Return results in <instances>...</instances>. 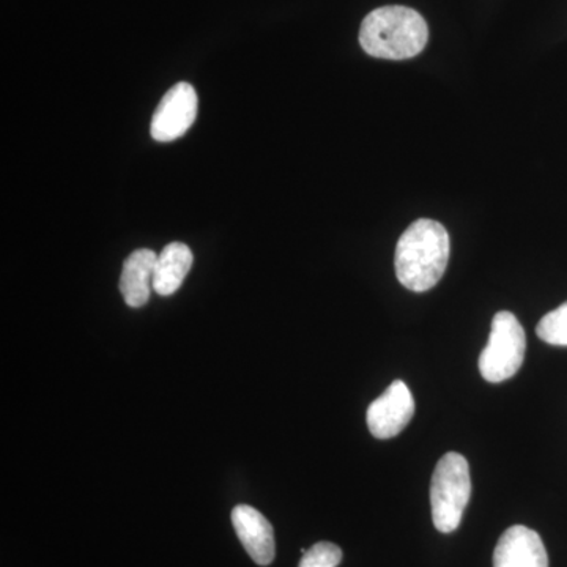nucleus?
I'll list each match as a JSON object with an SVG mask.
<instances>
[{
    "mask_svg": "<svg viewBox=\"0 0 567 567\" xmlns=\"http://www.w3.org/2000/svg\"><path fill=\"white\" fill-rule=\"evenodd\" d=\"M450 254V234L445 227L434 219H417L395 246V276L405 289L427 292L445 275Z\"/></svg>",
    "mask_w": 567,
    "mask_h": 567,
    "instance_id": "f257e3e1",
    "label": "nucleus"
},
{
    "mask_svg": "<svg viewBox=\"0 0 567 567\" xmlns=\"http://www.w3.org/2000/svg\"><path fill=\"white\" fill-rule=\"evenodd\" d=\"M427 40V22L416 10L402 6L371 11L360 29V44L365 54L386 61L415 58Z\"/></svg>",
    "mask_w": 567,
    "mask_h": 567,
    "instance_id": "f03ea898",
    "label": "nucleus"
},
{
    "mask_svg": "<svg viewBox=\"0 0 567 567\" xmlns=\"http://www.w3.org/2000/svg\"><path fill=\"white\" fill-rule=\"evenodd\" d=\"M472 496L470 465L462 454L447 453L432 475V520L440 533L456 532Z\"/></svg>",
    "mask_w": 567,
    "mask_h": 567,
    "instance_id": "7ed1b4c3",
    "label": "nucleus"
},
{
    "mask_svg": "<svg viewBox=\"0 0 567 567\" xmlns=\"http://www.w3.org/2000/svg\"><path fill=\"white\" fill-rule=\"evenodd\" d=\"M527 352V336L513 312H496L486 349L480 354V372L491 383L513 379Z\"/></svg>",
    "mask_w": 567,
    "mask_h": 567,
    "instance_id": "20e7f679",
    "label": "nucleus"
},
{
    "mask_svg": "<svg viewBox=\"0 0 567 567\" xmlns=\"http://www.w3.org/2000/svg\"><path fill=\"white\" fill-rule=\"evenodd\" d=\"M197 117V93L188 82H178L163 96L153 114L151 134L158 142L178 140Z\"/></svg>",
    "mask_w": 567,
    "mask_h": 567,
    "instance_id": "39448f33",
    "label": "nucleus"
},
{
    "mask_svg": "<svg viewBox=\"0 0 567 567\" xmlns=\"http://www.w3.org/2000/svg\"><path fill=\"white\" fill-rule=\"evenodd\" d=\"M415 415V399L402 380H394L368 409L369 432L379 440L401 434Z\"/></svg>",
    "mask_w": 567,
    "mask_h": 567,
    "instance_id": "423d86ee",
    "label": "nucleus"
},
{
    "mask_svg": "<svg viewBox=\"0 0 567 567\" xmlns=\"http://www.w3.org/2000/svg\"><path fill=\"white\" fill-rule=\"evenodd\" d=\"M494 567H548L543 539L524 525L507 528L496 544Z\"/></svg>",
    "mask_w": 567,
    "mask_h": 567,
    "instance_id": "0eeeda50",
    "label": "nucleus"
},
{
    "mask_svg": "<svg viewBox=\"0 0 567 567\" xmlns=\"http://www.w3.org/2000/svg\"><path fill=\"white\" fill-rule=\"evenodd\" d=\"M233 524L252 561L259 566L271 565L276 555L275 533L264 514L251 506L238 505L233 511Z\"/></svg>",
    "mask_w": 567,
    "mask_h": 567,
    "instance_id": "6e6552de",
    "label": "nucleus"
},
{
    "mask_svg": "<svg viewBox=\"0 0 567 567\" xmlns=\"http://www.w3.org/2000/svg\"><path fill=\"white\" fill-rule=\"evenodd\" d=\"M156 260L158 256L152 249H137L123 264L121 292L130 308H141L151 298Z\"/></svg>",
    "mask_w": 567,
    "mask_h": 567,
    "instance_id": "1a4fd4ad",
    "label": "nucleus"
},
{
    "mask_svg": "<svg viewBox=\"0 0 567 567\" xmlns=\"http://www.w3.org/2000/svg\"><path fill=\"white\" fill-rule=\"evenodd\" d=\"M193 252L188 245L174 241L158 256L153 274V290L162 297H169L181 289L186 275L193 267Z\"/></svg>",
    "mask_w": 567,
    "mask_h": 567,
    "instance_id": "9d476101",
    "label": "nucleus"
},
{
    "mask_svg": "<svg viewBox=\"0 0 567 567\" xmlns=\"http://www.w3.org/2000/svg\"><path fill=\"white\" fill-rule=\"evenodd\" d=\"M536 333L547 344L567 347V301L540 319Z\"/></svg>",
    "mask_w": 567,
    "mask_h": 567,
    "instance_id": "9b49d317",
    "label": "nucleus"
},
{
    "mask_svg": "<svg viewBox=\"0 0 567 567\" xmlns=\"http://www.w3.org/2000/svg\"><path fill=\"white\" fill-rule=\"evenodd\" d=\"M342 550L333 543H317L306 550L298 567H338Z\"/></svg>",
    "mask_w": 567,
    "mask_h": 567,
    "instance_id": "f8f14e48",
    "label": "nucleus"
}]
</instances>
